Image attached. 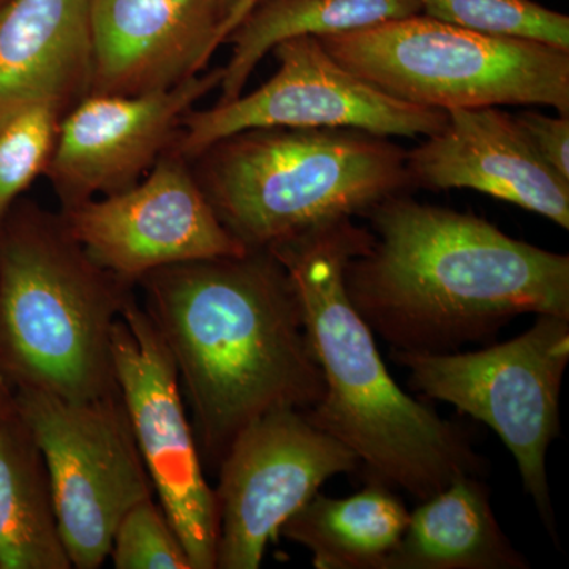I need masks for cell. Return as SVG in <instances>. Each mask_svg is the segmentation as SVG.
Masks as SVG:
<instances>
[{
	"mask_svg": "<svg viewBox=\"0 0 569 569\" xmlns=\"http://www.w3.org/2000/svg\"><path fill=\"white\" fill-rule=\"evenodd\" d=\"M372 241L343 269L356 312L391 350L452 353L520 316L569 320V257L496 224L392 194L365 213Z\"/></svg>",
	"mask_w": 569,
	"mask_h": 569,
	"instance_id": "obj_1",
	"label": "cell"
},
{
	"mask_svg": "<svg viewBox=\"0 0 569 569\" xmlns=\"http://www.w3.org/2000/svg\"><path fill=\"white\" fill-rule=\"evenodd\" d=\"M173 358L201 458L219 468L258 418L323 395L293 280L269 250L167 266L138 280Z\"/></svg>",
	"mask_w": 569,
	"mask_h": 569,
	"instance_id": "obj_2",
	"label": "cell"
},
{
	"mask_svg": "<svg viewBox=\"0 0 569 569\" xmlns=\"http://www.w3.org/2000/svg\"><path fill=\"white\" fill-rule=\"evenodd\" d=\"M370 241L369 228L346 219L269 252L293 280L323 373V395L305 411L307 419L353 452L366 481L422 501L458 478L485 477L488 460L462 426L441 418L396 383L376 335L348 299L343 269Z\"/></svg>",
	"mask_w": 569,
	"mask_h": 569,
	"instance_id": "obj_3",
	"label": "cell"
},
{
	"mask_svg": "<svg viewBox=\"0 0 569 569\" xmlns=\"http://www.w3.org/2000/svg\"><path fill=\"white\" fill-rule=\"evenodd\" d=\"M134 288L91 260L61 212L6 217L0 377L73 402L116 395L112 329Z\"/></svg>",
	"mask_w": 569,
	"mask_h": 569,
	"instance_id": "obj_4",
	"label": "cell"
},
{
	"mask_svg": "<svg viewBox=\"0 0 569 569\" xmlns=\"http://www.w3.org/2000/svg\"><path fill=\"white\" fill-rule=\"evenodd\" d=\"M223 227L249 250L365 216L410 187L407 152L351 129H250L190 160Z\"/></svg>",
	"mask_w": 569,
	"mask_h": 569,
	"instance_id": "obj_5",
	"label": "cell"
},
{
	"mask_svg": "<svg viewBox=\"0 0 569 569\" xmlns=\"http://www.w3.org/2000/svg\"><path fill=\"white\" fill-rule=\"evenodd\" d=\"M362 80L419 107H549L569 114V51L486 36L419 13L320 37Z\"/></svg>",
	"mask_w": 569,
	"mask_h": 569,
	"instance_id": "obj_6",
	"label": "cell"
},
{
	"mask_svg": "<svg viewBox=\"0 0 569 569\" xmlns=\"http://www.w3.org/2000/svg\"><path fill=\"white\" fill-rule=\"evenodd\" d=\"M408 372V388L485 422L518 463L523 490L553 541L556 512L548 452L560 433V395L569 362V320L537 316L522 335L475 351L391 350Z\"/></svg>",
	"mask_w": 569,
	"mask_h": 569,
	"instance_id": "obj_7",
	"label": "cell"
},
{
	"mask_svg": "<svg viewBox=\"0 0 569 569\" xmlns=\"http://www.w3.org/2000/svg\"><path fill=\"white\" fill-rule=\"evenodd\" d=\"M11 399L47 463L71 568L102 567L123 515L156 497L121 395L73 402L14 388Z\"/></svg>",
	"mask_w": 569,
	"mask_h": 569,
	"instance_id": "obj_8",
	"label": "cell"
},
{
	"mask_svg": "<svg viewBox=\"0 0 569 569\" xmlns=\"http://www.w3.org/2000/svg\"><path fill=\"white\" fill-rule=\"evenodd\" d=\"M279 69L250 93L183 116L168 151L187 162L213 142L250 129H351L392 138H426L443 129L447 111L403 102L336 61L317 37L272 48Z\"/></svg>",
	"mask_w": 569,
	"mask_h": 569,
	"instance_id": "obj_9",
	"label": "cell"
},
{
	"mask_svg": "<svg viewBox=\"0 0 569 569\" xmlns=\"http://www.w3.org/2000/svg\"><path fill=\"white\" fill-rule=\"evenodd\" d=\"M116 383L153 493L189 553L192 569H216L219 511L178 370L137 295L112 329Z\"/></svg>",
	"mask_w": 569,
	"mask_h": 569,
	"instance_id": "obj_10",
	"label": "cell"
},
{
	"mask_svg": "<svg viewBox=\"0 0 569 569\" xmlns=\"http://www.w3.org/2000/svg\"><path fill=\"white\" fill-rule=\"evenodd\" d=\"M216 569H258L284 522L358 458L307 419L280 408L242 429L219 468Z\"/></svg>",
	"mask_w": 569,
	"mask_h": 569,
	"instance_id": "obj_11",
	"label": "cell"
},
{
	"mask_svg": "<svg viewBox=\"0 0 569 569\" xmlns=\"http://www.w3.org/2000/svg\"><path fill=\"white\" fill-rule=\"evenodd\" d=\"M61 213L91 260L133 287L167 266L249 252L220 222L190 163L170 151L130 189Z\"/></svg>",
	"mask_w": 569,
	"mask_h": 569,
	"instance_id": "obj_12",
	"label": "cell"
},
{
	"mask_svg": "<svg viewBox=\"0 0 569 569\" xmlns=\"http://www.w3.org/2000/svg\"><path fill=\"white\" fill-rule=\"evenodd\" d=\"M223 67L140 96L89 93L63 114L44 173L62 209L122 192L170 149L183 116L223 80Z\"/></svg>",
	"mask_w": 569,
	"mask_h": 569,
	"instance_id": "obj_13",
	"label": "cell"
},
{
	"mask_svg": "<svg viewBox=\"0 0 569 569\" xmlns=\"http://www.w3.org/2000/svg\"><path fill=\"white\" fill-rule=\"evenodd\" d=\"M447 114L443 129L407 152L411 186L477 190L569 230V181L535 152L512 116L496 107Z\"/></svg>",
	"mask_w": 569,
	"mask_h": 569,
	"instance_id": "obj_14",
	"label": "cell"
},
{
	"mask_svg": "<svg viewBox=\"0 0 569 569\" xmlns=\"http://www.w3.org/2000/svg\"><path fill=\"white\" fill-rule=\"evenodd\" d=\"M89 93L140 96L201 73L219 48V0H89Z\"/></svg>",
	"mask_w": 569,
	"mask_h": 569,
	"instance_id": "obj_15",
	"label": "cell"
},
{
	"mask_svg": "<svg viewBox=\"0 0 569 569\" xmlns=\"http://www.w3.org/2000/svg\"><path fill=\"white\" fill-rule=\"evenodd\" d=\"M89 0L0 3V122L37 104L63 114L91 92Z\"/></svg>",
	"mask_w": 569,
	"mask_h": 569,
	"instance_id": "obj_16",
	"label": "cell"
},
{
	"mask_svg": "<svg viewBox=\"0 0 569 569\" xmlns=\"http://www.w3.org/2000/svg\"><path fill=\"white\" fill-rule=\"evenodd\" d=\"M501 530L481 477H462L419 501L385 569H529Z\"/></svg>",
	"mask_w": 569,
	"mask_h": 569,
	"instance_id": "obj_17",
	"label": "cell"
},
{
	"mask_svg": "<svg viewBox=\"0 0 569 569\" xmlns=\"http://www.w3.org/2000/svg\"><path fill=\"white\" fill-rule=\"evenodd\" d=\"M50 475L10 399L0 415V569H70Z\"/></svg>",
	"mask_w": 569,
	"mask_h": 569,
	"instance_id": "obj_18",
	"label": "cell"
},
{
	"mask_svg": "<svg viewBox=\"0 0 569 569\" xmlns=\"http://www.w3.org/2000/svg\"><path fill=\"white\" fill-rule=\"evenodd\" d=\"M408 518L395 489L366 481L353 496L318 492L283 523L279 537L309 550L317 569H385Z\"/></svg>",
	"mask_w": 569,
	"mask_h": 569,
	"instance_id": "obj_19",
	"label": "cell"
},
{
	"mask_svg": "<svg viewBox=\"0 0 569 569\" xmlns=\"http://www.w3.org/2000/svg\"><path fill=\"white\" fill-rule=\"evenodd\" d=\"M422 13L419 0H263L224 43L233 44L223 67L219 103L238 99L261 59L280 41L358 31Z\"/></svg>",
	"mask_w": 569,
	"mask_h": 569,
	"instance_id": "obj_20",
	"label": "cell"
},
{
	"mask_svg": "<svg viewBox=\"0 0 569 569\" xmlns=\"http://www.w3.org/2000/svg\"><path fill=\"white\" fill-rule=\"evenodd\" d=\"M422 14L486 36L569 51V18L533 0H419Z\"/></svg>",
	"mask_w": 569,
	"mask_h": 569,
	"instance_id": "obj_21",
	"label": "cell"
},
{
	"mask_svg": "<svg viewBox=\"0 0 569 569\" xmlns=\"http://www.w3.org/2000/svg\"><path fill=\"white\" fill-rule=\"evenodd\" d=\"M63 112L37 104L0 122V224L11 204L50 163Z\"/></svg>",
	"mask_w": 569,
	"mask_h": 569,
	"instance_id": "obj_22",
	"label": "cell"
},
{
	"mask_svg": "<svg viewBox=\"0 0 569 569\" xmlns=\"http://www.w3.org/2000/svg\"><path fill=\"white\" fill-rule=\"evenodd\" d=\"M110 557L116 569H192L178 531L156 497L138 501L123 515Z\"/></svg>",
	"mask_w": 569,
	"mask_h": 569,
	"instance_id": "obj_23",
	"label": "cell"
},
{
	"mask_svg": "<svg viewBox=\"0 0 569 569\" xmlns=\"http://www.w3.org/2000/svg\"><path fill=\"white\" fill-rule=\"evenodd\" d=\"M515 119L535 152L561 178L569 181V114L550 118L539 112L526 111Z\"/></svg>",
	"mask_w": 569,
	"mask_h": 569,
	"instance_id": "obj_24",
	"label": "cell"
},
{
	"mask_svg": "<svg viewBox=\"0 0 569 569\" xmlns=\"http://www.w3.org/2000/svg\"><path fill=\"white\" fill-rule=\"evenodd\" d=\"M260 2H263V0H239V2L236 3L234 9L228 13V17L224 18L222 26H220L219 36H217L219 47L220 44L224 43V41H227L228 36H230V33L233 32L236 28H238L239 22L244 20L247 14H249L250 11H252L254 7H257Z\"/></svg>",
	"mask_w": 569,
	"mask_h": 569,
	"instance_id": "obj_25",
	"label": "cell"
},
{
	"mask_svg": "<svg viewBox=\"0 0 569 569\" xmlns=\"http://www.w3.org/2000/svg\"><path fill=\"white\" fill-rule=\"evenodd\" d=\"M11 399V388L10 385L0 377V415L6 410V407L9 406Z\"/></svg>",
	"mask_w": 569,
	"mask_h": 569,
	"instance_id": "obj_26",
	"label": "cell"
},
{
	"mask_svg": "<svg viewBox=\"0 0 569 569\" xmlns=\"http://www.w3.org/2000/svg\"><path fill=\"white\" fill-rule=\"evenodd\" d=\"M219 2H220V9H222L223 20H224V18L228 17V13H230V11L234 9L236 3H238L239 0H219ZM217 43H219V41H217Z\"/></svg>",
	"mask_w": 569,
	"mask_h": 569,
	"instance_id": "obj_27",
	"label": "cell"
},
{
	"mask_svg": "<svg viewBox=\"0 0 569 569\" xmlns=\"http://www.w3.org/2000/svg\"><path fill=\"white\" fill-rule=\"evenodd\" d=\"M6 2V0H0V3Z\"/></svg>",
	"mask_w": 569,
	"mask_h": 569,
	"instance_id": "obj_28",
	"label": "cell"
}]
</instances>
